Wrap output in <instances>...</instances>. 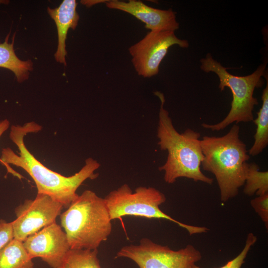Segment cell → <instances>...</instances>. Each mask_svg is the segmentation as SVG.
<instances>
[{
    "instance_id": "cell-1",
    "label": "cell",
    "mask_w": 268,
    "mask_h": 268,
    "mask_svg": "<svg viewBox=\"0 0 268 268\" xmlns=\"http://www.w3.org/2000/svg\"><path fill=\"white\" fill-rule=\"evenodd\" d=\"M41 127L34 122L27 123L23 126L12 125L10 127L9 138L19 150L17 153L11 148H3L0 161L7 169L12 164L25 170L33 179L37 188V193L48 195L68 207L78 196L76 190L88 179H94L98 174L95 171L100 164L92 158H87L83 167L74 175L66 177L44 165L27 148L24 137L28 133H36Z\"/></svg>"
},
{
    "instance_id": "cell-2",
    "label": "cell",
    "mask_w": 268,
    "mask_h": 268,
    "mask_svg": "<svg viewBox=\"0 0 268 268\" xmlns=\"http://www.w3.org/2000/svg\"><path fill=\"white\" fill-rule=\"evenodd\" d=\"M154 94L161 102L157 133L158 144L161 150L168 152L165 163L159 168L160 171L164 172V181L168 184H173L178 178L183 177L212 184L213 179L201 171L203 155L200 134L191 129L182 133L177 132L168 112L164 108V94L159 91Z\"/></svg>"
},
{
    "instance_id": "cell-3",
    "label": "cell",
    "mask_w": 268,
    "mask_h": 268,
    "mask_svg": "<svg viewBox=\"0 0 268 268\" xmlns=\"http://www.w3.org/2000/svg\"><path fill=\"white\" fill-rule=\"evenodd\" d=\"M201 142L202 168L214 175L220 200L225 202L235 197L244 185L250 157L246 145L240 138V126L234 124L221 136H204Z\"/></svg>"
},
{
    "instance_id": "cell-4",
    "label": "cell",
    "mask_w": 268,
    "mask_h": 268,
    "mask_svg": "<svg viewBox=\"0 0 268 268\" xmlns=\"http://www.w3.org/2000/svg\"><path fill=\"white\" fill-rule=\"evenodd\" d=\"M60 220L70 249H96L112 231L104 198L91 190L78 195L60 214Z\"/></svg>"
},
{
    "instance_id": "cell-5",
    "label": "cell",
    "mask_w": 268,
    "mask_h": 268,
    "mask_svg": "<svg viewBox=\"0 0 268 268\" xmlns=\"http://www.w3.org/2000/svg\"><path fill=\"white\" fill-rule=\"evenodd\" d=\"M201 68L206 72H214L219 77V88L221 91L228 87L232 94L230 110L225 118L215 124L203 123L202 127L212 131L224 130L235 123L253 122L254 107L259 104L254 96V90L262 87L264 82L262 78L266 74V64L261 65L252 74L243 76H236L228 72L226 68L213 59L210 54L200 61Z\"/></svg>"
},
{
    "instance_id": "cell-6",
    "label": "cell",
    "mask_w": 268,
    "mask_h": 268,
    "mask_svg": "<svg viewBox=\"0 0 268 268\" xmlns=\"http://www.w3.org/2000/svg\"><path fill=\"white\" fill-rule=\"evenodd\" d=\"M104 200L112 220L133 215L168 220L185 229L190 235L206 233L209 230L204 226L182 223L163 212L159 206L165 202L166 197L153 187H139L133 193L129 185L124 184L111 191Z\"/></svg>"
},
{
    "instance_id": "cell-7",
    "label": "cell",
    "mask_w": 268,
    "mask_h": 268,
    "mask_svg": "<svg viewBox=\"0 0 268 268\" xmlns=\"http://www.w3.org/2000/svg\"><path fill=\"white\" fill-rule=\"evenodd\" d=\"M116 257L130 259L139 268H189L200 261L202 256L192 245L175 251L144 238L138 245L122 247Z\"/></svg>"
},
{
    "instance_id": "cell-8",
    "label": "cell",
    "mask_w": 268,
    "mask_h": 268,
    "mask_svg": "<svg viewBox=\"0 0 268 268\" xmlns=\"http://www.w3.org/2000/svg\"><path fill=\"white\" fill-rule=\"evenodd\" d=\"M174 45L187 48L189 43L178 38L174 31L148 32L141 40L129 49L137 73L144 78L157 74L159 65L168 49Z\"/></svg>"
},
{
    "instance_id": "cell-9",
    "label": "cell",
    "mask_w": 268,
    "mask_h": 268,
    "mask_svg": "<svg viewBox=\"0 0 268 268\" xmlns=\"http://www.w3.org/2000/svg\"><path fill=\"white\" fill-rule=\"evenodd\" d=\"M64 206L50 196L37 193L34 200L27 199L14 210L12 221L14 239L23 242L28 236L56 222Z\"/></svg>"
},
{
    "instance_id": "cell-10",
    "label": "cell",
    "mask_w": 268,
    "mask_h": 268,
    "mask_svg": "<svg viewBox=\"0 0 268 268\" xmlns=\"http://www.w3.org/2000/svg\"><path fill=\"white\" fill-rule=\"evenodd\" d=\"M23 244L32 259L39 258L52 268L60 264L70 249L66 233L56 222L30 235Z\"/></svg>"
},
{
    "instance_id": "cell-11",
    "label": "cell",
    "mask_w": 268,
    "mask_h": 268,
    "mask_svg": "<svg viewBox=\"0 0 268 268\" xmlns=\"http://www.w3.org/2000/svg\"><path fill=\"white\" fill-rule=\"evenodd\" d=\"M107 7L128 13L145 24V27L152 31H176L179 24L176 13L171 9L162 10L150 7L140 0L128 2L118 0H107Z\"/></svg>"
},
{
    "instance_id": "cell-12",
    "label": "cell",
    "mask_w": 268,
    "mask_h": 268,
    "mask_svg": "<svg viewBox=\"0 0 268 268\" xmlns=\"http://www.w3.org/2000/svg\"><path fill=\"white\" fill-rule=\"evenodd\" d=\"M75 0H64L59 7L54 9L48 7V12L54 20L57 28L58 45L55 57L58 62L66 66V40L69 28L74 30L77 25L79 15L76 8Z\"/></svg>"
},
{
    "instance_id": "cell-13",
    "label": "cell",
    "mask_w": 268,
    "mask_h": 268,
    "mask_svg": "<svg viewBox=\"0 0 268 268\" xmlns=\"http://www.w3.org/2000/svg\"><path fill=\"white\" fill-rule=\"evenodd\" d=\"M262 105L257 112V117L253 120L256 125V131L254 136V141L248 150L250 156L259 155L268 145V80L267 77V86L264 89L262 95Z\"/></svg>"
},
{
    "instance_id": "cell-14",
    "label": "cell",
    "mask_w": 268,
    "mask_h": 268,
    "mask_svg": "<svg viewBox=\"0 0 268 268\" xmlns=\"http://www.w3.org/2000/svg\"><path fill=\"white\" fill-rule=\"evenodd\" d=\"M8 34L3 43L0 44V67L11 70L18 82H22L28 77L29 71L33 69L31 61H21L16 55L13 48L14 35L11 43H8Z\"/></svg>"
},
{
    "instance_id": "cell-15",
    "label": "cell",
    "mask_w": 268,
    "mask_h": 268,
    "mask_svg": "<svg viewBox=\"0 0 268 268\" xmlns=\"http://www.w3.org/2000/svg\"><path fill=\"white\" fill-rule=\"evenodd\" d=\"M22 242L13 239L0 253V268H34Z\"/></svg>"
},
{
    "instance_id": "cell-16",
    "label": "cell",
    "mask_w": 268,
    "mask_h": 268,
    "mask_svg": "<svg viewBox=\"0 0 268 268\" xmlns=\"http://www.w3.org/2000/svg\"><path fill=\"white\" fill-rule=\"evenodd\" d=\"M98 249H70L56 268H101Z\"/></svg>"
},
{
    "instance_id": "cell-17",
    "label": "cell",
    "mask_w": 268,
    "mask_h": 268,
    "mask_svg": "<svg viewBox=\"0 0 268 268\" xmlns=\"http://www.w3.org/2000/svg\"><path fill=\"white\" fill-rule=\"evenodd\" d=\"M243 192L248 196L268 194V172L261 171L255 163L247 164Z\"/></svg>"
},
{
    "instance_id": "cell-18",
    "label": "cell",
    "mask_w": 268,
    "mask_h": 268,
    "mask_svg": "<svg viewBox=\"0 0 268 268\" xmlns=\"http://www.w3.org/2000/svg\"><path fill=\"white\" fill-rule=\"evenodd\" d=\"M257 241V236L253 233H249L247 236L245 244L241 252L235 258L229 261L224 266L219 268H241L245 262L247 255L251 248ZM189 268H201L196 264L193 265Z\"/></svg>"
},
{
    "instance_id": "cell-19",
    "label": "cell",
    "mask_w": 268,
    "mask_h": 268,
    "mask_svg": "<svg viewBox=\"0 0 268 268\" xmlns=\"http://www.w3.org/2000/svg\"><path fill=\"white\" fill-rule=\"evenodd\" d=\"M252 207L268 228V194L258 196L250 202Z\"/></svg>"
},
{
    "instance_id": "cell-20",
    "label": "cell",
    "mask_w": 268,
    "mask_h": 268,
    "mask_svg": "<svg viewBox=\"0 0 268 268\" xmlns=\"http://www.w3.org/2000/svg\"><path fill=\"white\" fill-rule=\"evenodd\" d=\"M14 239L12 222L0 219V253Z\"/></svg>"
},
{
    "instance_id": "cell-21",
    "label": "cell",
    "mask_w": 268,
    "mask_h": 268,
    "mask_svg": "<svg viewBox=\"0 0 268 268\" xmlns=\"http://www.w3.org/2000/svg\"><path fill=\"white\" fill-rule=\"evenodd\" d=\"M10 125L9 121L4 119L0 122V137L2 134L8 129Z\"/></svg>"
}]
</instances>
